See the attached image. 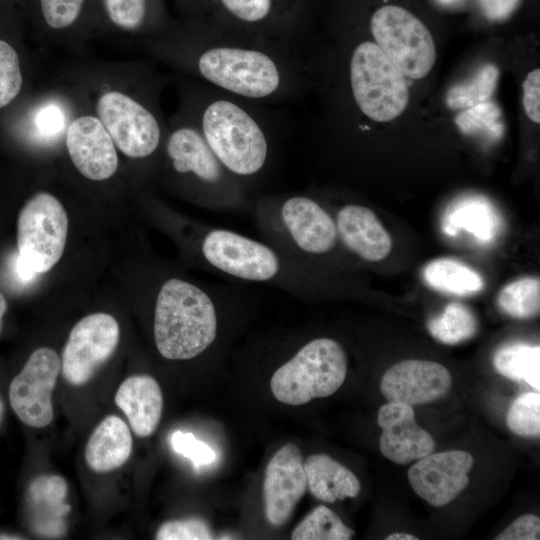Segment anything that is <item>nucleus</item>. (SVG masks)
<instances>
[{
  "label": "nucleus",
  "mask_w": 540,
  "mask_h": 540,
  "mask_svg": "<svg viewBox=\"0 0 540 540\" xmlns=\"http://www.w3.org/2000/svg\"><path fill=\"white\" fill-rule=\"evenodd\" d=\"M284 44L236 32L214 34L201 43L195 71L212 86L236 97L278 99L296 86V61Z\"/></svg>",
  "instance_id": "nucleus-1"
},
{
  "label": "nucleus",
  "mask_w": 540,
  "mask_h": 540,
  "mask_svg": "<svg viewBox=\"0 0 540 540\" xmlns=\"http://www.w3.org/2000/svg\"><path fill=\"white\" fill-rule=\"evenodd\" d=\"M236 288L204 286L169 277L156 292L153 334L159 354L168 360H191L216 341L224 302Z\"/></svg>",
  "instance_id": "nucleus-2"
},
{
  "label": "nucleus",
  "mask_w": 540,
  "mask_h": 540,
  "mask_svg": "<svg viewBox=\"0 0 540 540\" xmlns=\"http://www.w3.org/2000/svg\"><path fill=\"white\" fill-rule=\"evenodd\" d=\"M193 232V253L214 274L268 284L294 296L308 295L314 287L313 268L266 241L216 226L196 225Z\"/></svg>",
  "instance_id": "nucleus-3"
},
{
  "label": "nucleus",
  "mask_w": 540,
  "mask_h": 540,
  "mask_svg": "<svg viewBox=\"0 0 540 540\" xmlns=\"http://www.w3.org/2000/svg\"><path fill=\"white\" fill-rule=\"evenodd\" d=\"M264 241L313 268L314 260L331 254L339 240L333 216L304 194L259 197L253 206Z\"/></svg>",
  "instance_id": "nucleus-4"
},
{
  "label": "nucleus",
  "mask_w": 540,
  "mask_h": 540,
  "mask_svg": "<svg viewBox=\"0 0 540 540\" xmlns=\"http://www.w3.org/2000/svg\"><path fill=\"white\" fill-rule=\"evenodd\" d=\"M198 127L220 163L243 183L266 167L270 157L268 136L237 101L212 98L203 107Z\"/></svg>",
  "instance_id": "nucleus-5"
},
{
  "label": "nucleus",
  "mask_w": 540,
  "mask_h": 540,
  "mask_svg": "<svg viewBox=\"0 0 540 540\" xmlns=\"http://www.w3.org/2000/svg\"><path fill=\"white\" fill-rule=\"evenodd\" d=\"M172 171L187 180L198 204L215 211H243L249 207L245 184L217 159L198 126L174 129L165 143Z\"/></svg>",
  "instance_id": "nucleus-6"
},
{
  "label": "nucleus",
  "mask_w": 540,
  "mask_h": 540,
  "mask_svg": "<svg viewBox=\"0 0 540 540\" xmlns=\"http://www.w3.org/2000/svg\"><path fill=\"white\" fill-rule=\"evenodd\" d=\"M347 373V356L339 342L327 337L303 344L279 366L270 380L274 397L281 403L300 406L334 394Z\"/></svg>",
  "instance_id": "nucleus-7"
},
{
  "label": "nucleus",
  "mask_w": 540,
  "mask_h": 540,
  "mask_svg": "<svg viewBox=\"0 0 540 540\" xmlns=\"http://www.w3.org/2000/svg\"><path fill=\"white\" fill-rule=\"evenodd\" d=\"M67 232V213L55 196L41 192L24 205L18 216V253L14 263L21 283H29L59 261Z\"/></svg>",
  "instance_id": "nucleus-8"
},
{
  "label": "nucleus",
  "mask_w": 540,
  "mask_h": 540,
  "mask_svg": "<svg viewBox=\"0 0 540 540\" xmlns=\"http://www.w3.org/2000/svg\"><path fill=\"white\" fill-rule=\"evenodd\" d=\"M349 78L360 111L376 122H388L406 108L409 90L402 72L373 42L359 43L352 52Z\"/></svg>",
  "instance_id": "nucleus-9"
},
{
  "label": "nucleus",
  "mask_w": 540,
  "mask_h": 540,
  "mask_svg": "<svg viewBox=\"0 0 540 540\" xmlns=\"http://www.w3.org/2000/svg\"><path fill=\"white\" fill-rule=\"evenodd\" d=\"M376 44L404 76L420 79L432 69L436 49L427 27L408 10L387 5L370 22Z\"/></svg>",
  "instance_id": "nucleus-10"
},
{
  "label": "nucleus",
  "mask_w": 540,
  "mask_h": 540,
  "mask_svg": "<svg viewBox=\"0 0 540 540\" xmlns=\"http://www.w3.org/2000/svg\"><path fill=\"white\" fill-rule=\"evenodd\" d=\"M97 114L115 146L131 158H146L161 143V127L156 116L132 97L109 91L97 102Z\"/></svg>",
  "instance_id": "nucleus-11"
},
{
  "label": "nucleus",
  "mask_w": 540,
  "mask_h": 540,
  "mask_svg": "<svg viewBox=\"0 0 540 540\" xmlns=\"http://www.w3.org/2000/svg\"><path fill=\"white\" fill-rule=\"evenodd\" d=\"M119 341L116 319L107 313L82 318L71 330L62 355V373L74 386L87 383L113 354Z\"/></svg>",
  "instance_id": "nucleus-12"
},
{
  "label": "nucleus",
  "mask_w": 540,
  "mask_h": 540,
  "mask_svg": "<svg viewBox=\"0 0 540 540\" xmlns=\"http://www.w3.org/2000/svg\"><path fill=\"white\" fill-rule=\"evenodd\" d=\"M60 372L57 353L47 347L36 349L9 387L10 405L18 418L34 428L48 426L53 419L52 392Z\"/></svg>",
  "instance_id": "nucleus-13"
},
{
  "label": "nucleus",
  "mask_w": 540,
  "mask_h": 540,
  "mask_svg": "<svg viewBox=\"0 0 540 540\" xmlns=\"http://www.w3.org/2000/svg\"><path fill=\"white\" fill-rule=\"evenodd\" d=\"M473 456L464 450H451L422 457L408 470L414 492L434 507L452 502L468 485Z\"/></svg>",
  "instance_id": "nucleus-14"
},
{
  "label": "nucleus",
  "mask_w": 540,
  "mask_h": 540,
  "mask_svg": "<svg viewBox=\"0 0 540 540\" xmlns=\"http://www.w3.org/2000/svg\"><path fill=\"white\" fill-rule=\"evenodd\" d=\"M307 488L302 454L295 444L279 449L269 461L263 484L265 515L275 527L284 525Z\"/></svg>",
  "instance_id": "nucleus-15"
},
{
  "label": "nucleus",
  "mask_w": 540,
  "mask_h": 540,
  "mask_svg": "<svg viewBox=\"0 0 540 540\" xmlns=\"http://www.w3.org/2000/svg\"><path fill=\"white\" fill-rule=\"evenodd\" d=\"M452 378L443 365L409 359L391 366L381 380V392L389 402L410 406L427 404L444 397Z\"/></svg>",
  "instance_id": "nucleus-16"
},
{
  "label": "nucleus",
  "mask_w": 540,
  "mask_h": 540,
  "mask_svg": "<svg viewBox=\"0 0 540 540\" xmlns=\"http://www.w3.org/2000/svg\"><path fill=\"white\" fill-rule=\"evenodd\" d=\"M66 147L76 169L90 180L108 179L118 168L115 144L99 118L73 120L66 132Z\"/></svg>",
  "instance_id": "nucleus-17"
},
{
  "label": "nucleus",
  "mask_w": 540,
  "mask_h": 540,
  "mask_svg": "<svg viewBox=\"0 0 540 540\" xmlns=\"http://www.w3.org/2000/svg\"><path fill=\"white\" fill-rule=\"evenodd\" d=\"M377 423L382 429L380 451L394 463L408 464L431 454L435 448L432 436L417 424L410 405L384 404L378 411Z\"/></svg>",
  "instance_id": "nucleus-18"
},
{
  "label": "nucleus",
  "mask_w": 540,
  "mask_h": 540,
  "mask_svg": "<svg viewBox=\"0 0 540 540\" xmlns=\"http://www.w3.org/2000/svg\"><path fill=\"white\" fill-rule=\"evenodd\" d=\"M333 218L341 244L352 254L365 261L377 262L390 253L391 237L371 209L359 204H345Z\"/></svg>",
  "instance_id": "nucleus-19"
},
{
  "label": "nucleus",
  "mask_w": 540,
  "mask_h": 540,
  "mask_svg": "<svg viewBox=\"0 0 540 540\" xmlns=\"http://www.w3.org/2000/svg\"><path fill=\"white\" fill-rule=\"evenodd\" d=\"M67 491V483L59 475H42L30 483L27 491L28 520L35 533L56 537L65 532L64 518L70 511L65 502Z\"/></svg>",
  "instance_id": "nucleus-20"
},
{
  "label": "nucleus",
  "mask_w": 540,
  "mask_h": 540,
  "mask_svg": "<svg viewBox=\"0 0 540 540\" xmlns=\"http://www.w3.org/2000/svg\"><path fill=\"white\" fill-rule=\"evenodd\" d=\"M115 403L124 412L137 436L148 437L156 430L162 415L163 395L153 377H128L119 386Z\"/></svg>",
  "instance_id": "nucleus-21"
},
{
  "label": "nucleus",
  "mask_w": 540,
  "mask_h": 540,
  "mask_svg": "<svg viewBox=\"0 0 540 540\" xmlns=\"http://www.w3.org/2000/svg\"><path fill=\"white\" fill-rule=\"evenodd\" d=\"M132 446L128 425L120 417L109 415L90 435L85 448V460L93 471L109 472L128 460Z\"/></svg>",
  "instance_id": "nucleus-22"
},
{
  "label": "nucleus",
  "mask_w": 540,
  "mask_h": 540,
  "mask_svg": "<svg viewBox=\"0 0 540 540\" xmlns=\"http://www.w3.org/2000/svg\"><path fill=\"white\" fill-rule=\"evenodd\" d=\"M307 487L311 494L326 503L354 498L361 485L355 474L326 454H313L303 462Z\"/></svg>",
  "instance_id": "nucleus-23"
},
{
  "label": "nucleus",
  "mask_w": 540,
  "mask_h": 540,
  "mask_svg": "<svg viewBox=\"0 0 540 540\" xmlns=\"http://www.w3.org/2000/svg\"><path fill=\"white\" fill-rule=\"evenodd\" d=\"M221 12L237 25L236 33L272 39V24L288 12L285 0H216Z\"/></svg>",
  "instance_id": "nucleus-24"
},
{
  "label": "nucleus",
  "mask_w": 540,
  "mask_h": 540,
  "mask_svg": "<svg viewBox=\"0 0 540 540\" xmlns=\"http://www.w3.org/2000/svg\"><path fill=\"white\" fill-rule=\"evenodd\" d=\"M425 282L443 293L466 296L481 291L482 277L467 265L450 258L429 262L423 270Z\"/></svg>",
  "instance_id": "nucleus-25"
},
{
  "label": "nucleus",
  "mask_w": 540,
  "mask_h": 540,
  "mask_svg": "<svg viewBox=\"0 0 540 540\" xmlns=\"http://www.w3.org/2000/svg\"><path fill=\"white\" fill-rule=\"evenodd\" d=\"M493 364L501 375L525 381L540 390V347L526 343H513L499 348L494 355Z\"/></svg>",
  "instance_id": "nucleus-26"
},
{
  "label": "nucleus",
  "mask_w": 540,
  "mask_h": 540,
  "mask_svg": "<svg viewBox=\"0 0 540 540\" xmlns=\"http://www.w3.org/2000/svg\"><path fill=\"white\" fill-rule=\"evenodd\" d=\"M430 334L438 341L455 345L472 338L478 329L473 312L459 302L448 304L444 311L427 324Z\"/></svg>",
  "instance_id": "nucleus-27"
},
{
  "label": "nucleus",
  "mask_w": 540,
  "mask_h": 540,
  "mask_svg": "<svg viewBox=\"0 0 540 540\" xmlns=\"http://www.w3.org/2000/svg\"><path fill=\"white\" fill-rule=\"evenodd\" d=\"M354 531L325 505L315 507L294 528L293 540H349Z\"/></svg>",
  "instance_id": "nucleus-28"
},
{
  "label": "nucleus",
  "mask_w": 540,
  "mask_h": 540,
  "mask_svg": "<svg viewBox=\"0 0 540 540\" xmlns=\"http://www.w3.org/2000/svg\"><path fill=\"white\" fill-rule=\"evenodd\" d=\"M497 304L505 314L513 318L527 319L538 315L540 280L525 277L506 285L499 292Z\"/></svg>",
  "instance_id": "nucleus-29"
},
{
  "label": "nucleus",
  "mask_w": 540,
  "mask_h": 540,
  "mask_svg": "<svg viewBox=\"0 0 540 540\" xmlns=\"http://www.w3.org/2000/svg\"><path fill=\"white\" fill-rule=\"evenodd\" d=\"M499 76L498 68L486 64L469 82L457 84L447 94V105L451 109H461L488 101L494 93Z\"/></svg>",
  "instance_id": "nucleus-30"
},
{
  "label": "nucleus",
  "mask_w": 540,
  "mask_h": 540,
  "mask_svg": "<svg viewBox=\"0 0 540 540\" xmlns=\"http://www.w3.org/2000/svg\"><path fill=\"white\" fill-rule=\"evenodd\" d=\"M501 110L491 101L478 103L466 108L455 119L457 127L466 135H482L491 140L500 138L503 125Z\"/></svg>",
  "instance_id": "nucleus-31"
},
{
  "label": "nucleus",
  "mask_w": 540,
  "mask_h": 540,
  "mask_svg": "<svg viewBox=\"0 0 540 540\" xmlns=\"http://www.w3.org/2000/svg\"><path fill=\"white\" fill-rule=\"evenodd\" d=\"M506 424L516 435L534 437L540 434V395L536 392H525L511 404Z\"/></svg>",
  "instance_id": "nucleus-32"
},
{
  "label": "nucleus",
  "mask_w": 540,
  "mask_h": 540,
  "mask_svg": "<svg viewBox=\"0 0 540 540\" xmlns=\"http://www.w3.org/2000/svg\"><path fill=\"white\" fill-rule=\"evenodd\" d=\"M458 206L449 216L447 215L446 231L461 227L473 232L477 237L488 239L492 232L490 226L493 225L489 208L478 202L463 203Z\"/></svg>",
  "instance_id": "nucleus-33"
},
{
  "label": "nucleus",
  "mask_w": 540,
  "mask_h": 540,
  "mask_svg": "<svg viewBox=\"0 0 540 540\" xmlns=\"http://www.w3.org/2000/svg\"><path fill=\"white\" fill-rule=\"evenodd\" d=\"M22 83L19 56L9 43L0 39V108L18 96Z\"/></svg>",
  "instance_id": "nucleus-34"
},
{
  "label": "nucleus",
  "mask_w": 540,
  "mask_h": 540,
  "mask_svg": "<svg viewBox=\"0 0 540 540\" xmlns=\"http://www.w3.org/2000/svg\"><path fill=\"white\" fill-rule=\"evenodd\" d=\"M110 20L118 27L134 30L140 27L146 17V0H104Z\"/></svg>",
  "instance_id": "nucleus-35"
},
{
  "label": "nucleus",
  "mask_w": 540,
  "mask_h": 540,
  "mask_svg": "<svg viewBox=\"0 0 540 540\" xmlns=\"http://www.w3.org/2000/svg\"><path fill=\"white\" fill-rule=\"evenodd\" d=\"M157 540H209L213 534L208 524L198 518L168 521L158 529Z\"/></svg>",
  "instance_id": "nucleus-36"
},
{
  "label": "nucleus",
  "mask_w": 540,
  "mask_h": 540,
  "mask_svg": "<svg viewBox=\"0 0 540 540\" xmlns=\"http://www.w3.org/2000/svg\"><path fill=\"white\" fill-rule=\"evenodd\" d=\"M170 443L177 454L190 459L196 468L211 464L216 459L213 449L190 432L175 431Z\"/></svg>",
  "instance_id": "nucleus-37"
},
{
  "label": "nucleus",
  "mask_w": 540,
  "mask_h": 540,
  "mask_svg": "<svg viewBox=\"0 0 540 540\" xmlns=\"http://www.w3.org/2000/svg\"><path fill=\"white\" fill-rule=\"evenodd\" d=\"M85 0H40L43 18L48 26L63 29L79 17Z\"/></svg>",
  "instance_id": "nucleus-38"
},
{
  "label": "nucleus",
  "mask_w": 540,
  "mask_h": 540,
  "mask_svg": "<svg viewBox=\"0 0 540 540\" xmlns=\"http://www.w3.org/2000/svg\"><path fill=\"white\" fill-rule=\"evenodd\" d=\"M34 126L43 138H53L60 134L65 126V114L56 103H46L35 113Z\"/></svg>",
  "instance_id": "nucleus-39"
},
{
  "label": "nucleus",
  "mask_w": 540,
  "mask_h": 540,
  "mask_svg": "<svg viewBox=\"0 0 540 540\" xmlns=\"http://www.w3.org/2000/svg\"><path fill=\"white\" fill-rule=\"evenodd\" d=\"M540 538V519L533 514H525L515 519L499 533L497 540H538Z\"/></svg>",
  "instance_id": "nucleus-40"
},
{
  "label": "nucleus",
  "mask_w": 540,
  "mask_h": 540,
  "mask_svg": "<svg viewBox=\"0 0 540 540\" xmlns=\"http://www.w3.org/2000/svg\"><path fill=\"white\" fill-rule=\"evenodd\" d=\"M523 106L526 115L535 123L540 122V69L529 72L523 82Z\"/></svg>",
  "instance_id": "nucleus-41"
},
{
  "label": "nucleus",
  "mask_w": 540,
  "mask_h": 540,
  "mask_svg": "<svg viewBox=\"0 0 540 540\" xmlns=\"http://www.w3.org/2000/svg\"><path fill=\"white\" fill-rule=\"evenodd\" d=\"M521 0H479L483 14L492 21L509 18L519 7Z\"/></svg>",
  "instance_id": "nucleus-42"
},
{
  "label": "nucleus",
  "mask_w": 540,
  "mask_h": 540,
  "mask_svg": "<svg viewBox=\"0 0 540 540\" xmlns=\"http://www.w3.org/2000/svg\"><path fill=\"white\" fill-rule=\"evenodd\" d=\"M419 538L408 533H393L386 537V540H418Z\"/></svg>",
  "instance_id": "nucleus-43"
},
{
  "label": "nucleus",
  "mask_w": 540,
  "mask_h": 540,
  "mask_svg": "<svg viewBox=\"0 0 540 540\" xmlns=\"http://www.w3.org/2000/svg\"><path fill=\"white\" fill-rule=\"evenodd\" d=\"M6 309H7V303H6V300L4 298V296L0 293V330H1V326H2V318L6 312Z\"/></svg>",
  "instance_id": "nucleus-44"
},
{
  "label": "nucleus",
  "mask_w": 540,
  "mask_h": 540,
  "mask_svg": "<svg viewBox=\"0 0 540 540\" xmlns=\"http://www.w3.org/2000/svg\"><path fill=\"white\" fill-rule=\"evenodd\" d=\"M441 5L453 6L461 2L462 0H437Z\"/></svg>",
  "instance_id": "nucleus-45"
},
{
  "label": "nucleus",
  "mask_w": 540,
  "mask_h": 540,
  "mask_svg": "<svg viewBox=\"0 0 540 540\" xmlns=\"http://www.w3.org/2000/svg\"><path fill=\"white\" fill-rule=\"evenodd\" d=\"M0 539H21L20 537H13L10 535H1Z\"/></svg>",
  "instance_id": "nucleus-46"
},
{
  "label": "nucleus",
  "mask_w": 540,
  "mask_h": 540,
  "mask_svg": "<svg viewBox=\"0 0 540 540\" xmlns=\"http://www.w3.org/2000/svg\"><path fill=\"white\" fill-rule=\"evenodd\" d=\"M3 411H4L3 404H2V401L0 400V424L2 421Z\"/></svg>",
  "instance_id": "nucleus-47"
}]
</instances>
